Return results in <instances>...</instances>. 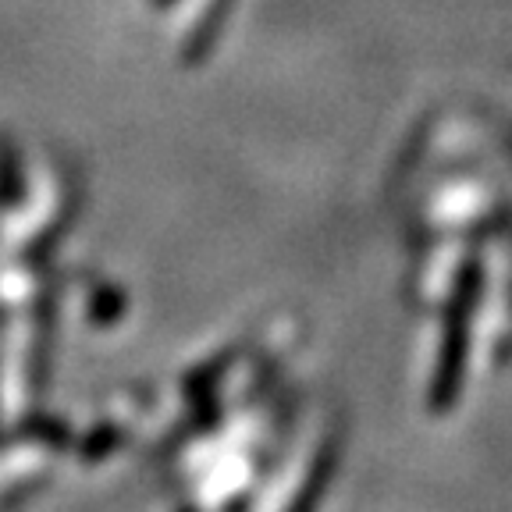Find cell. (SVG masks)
Wrapping results in <instances>:
<instances>
[{
  "label": "cell",
  "mask_w": 512,
  "mask_h": 512,
  "mask_svg": "<svg viewBox=\"0 0 512 512\" xmlns=\"http://www.w3.org/2000/svg\"><path fill=\"white\" fill-rule=\"evenodd\" d=\"M157 4H168V0H157Z\"/></svg>",
  "instance_id": "6da1fadb"
}]
</instances>
